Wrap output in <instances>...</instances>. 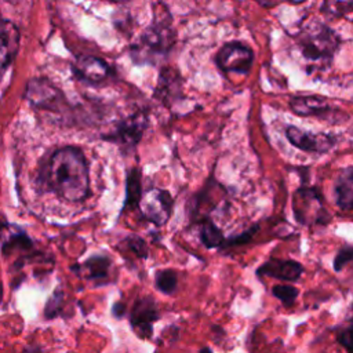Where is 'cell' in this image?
<instances>
[{
  "label": "cell",
  "mask_w": 353,
  "mask_h": 353,
  "mask_svg": "<svg viewBox=\"0 0 353 353\" xmlns=\"http://www.w3.org/2000/svg\"><path fill=\"white\" fill-rule=\"evenodd\" d=\"M284 132H285V138L294 148L306 153H317V154L327 153L338 142L336 137L332 134L312 132V131L302 130L296 125L285 127Z\"/></svg>",
  "instance_id": "obj_9"
},
{
  "label": "cell",
  "mask_w": 353,
  "mask_h": 353,
  "mask_svg": "<svg viewBox=\"0 0 353 353\" xmlns=\"http://www.w3.org/2000/svg\"><path fill=\"white\" fill-rule=\"evenodd\" d=\"M350 262H353V245L345 244L336 251L332 261V268L335 272H341Z\"/></svg>",
  "instance_id": "obj_25"
},
{
  "label": "cell",
  "mask_w": 353,
  "mask_h": 353,
  "mask_svg": "<svg viewBox=\"0 0 353 353\" xmlns=\"http://www.w3.org/2000/svg\"><path fill=\"white\" fill-rule=\"evenodd\" d=\"M200 241L207 248H218L223 247L226 239L222 233V230L208 218H205L200 225V233H199Z\"/></svg>",
  "instance_id": "obj_19"
},
{
  "label": "cell",
  "mask_w": 353,
  "mask_h": 353,
  "mask_svg": "<svg viewBox=\"0 0 353 353\" xmlns=\"http://www.w3.org/2000/svg\"><path fill=\"white\" fill-rule=\"evenodd\" d=\"M3 241H1V252L3 255H8L12 251H22L28 252L33 248V240L28 236V233L15 226L7 223V221H3Z\"/></svg>",
  "instance_id": "obj_16"
},
{
  "label": "cell",
  "mask_w": 353,
  "mask_h": 353,
  "mask_svg": "<svg viewBox=\"0 0 353 353\" xmlns=\"http://www.w3.org/2000/svg\"><path fill=\"white\" fill-rule=\"evenodd\" d=\"M320 11L328 18H343L353 12V1H324Z\"/></svg>",
  "instance_id": "obj_22"
},
{
  "label": "cell",
  "mask_w": 353,
  "mask_h": 353,
  "mask_svg": "<svg viewBox=\"0 0 353 353\" xmlns=\"http://www.w3.org/2000/svg\"><path fill=\"white\" fill-rule=\"evenodd\" d=\"M63 291L62 290H55L54 294L51 295V298L47 301L46 307H44V316L46 319L51 320L54 317H57L62 309V303H63Z\"/></svg>",
  "instance_id": "obj_24"
},
{
  "label": "cell",
  "mask_w": 353,
  "mask_h": 353,
  "mask_svg": "<svg viewBox=\"0 0 353 353\" xmlns=\"http://www.w3.org/2000/svg\"><path fill=\"white\" fill-rule=\"evenodd\" d=\"M148 124H149V119H148L146 113L139 110V112H135V113L121 119L120 121H117L114 130L103 138L106 141H110V142L119 145L121 148V150L130 152L142 139L143 132L148 128Z\"/></svg>",
  "instance_id": "obj_7"
},
{
  "label": "cell",
  "mask_w": 353,
  "mask_h": 353,
  "mask_svg": "<svg viewBox=\"0 0 353 353\" xmlns=\"http://www.w3.org/2000/svg\"><path fill=\"white\" fill-rule=\"evenodd\" d=\"M124 313H125V303H123V302H116V303H113V306H112V314H113V317H116V319H121L123 316H124Z\"/></svg>",
  "instance_id": "obj_29"
},
{
  "label": "cell",
  "mask_w": 353,
  "mask_h": 353,
  "mask_svg": "<svg viewBox=\"0 0 353 353\" xmlns=\"http://www.w3.org/2000/svg\"><path fill=\"white\" fill-rule=\"evenodd\" d=\"M0 36H1L0 59H1V70L4 73L7 68L14 62L18 54L21 33L12 21L3 18L0 23Z\"/></svg>",
  "instance_id": "obj_14"
},
{
  "label": "cell",
  "mask_w": 353,
  "mask_h": 353,
  "mask_svg": "<svg viewBox=\"0 0 353 353\" xmlns=\"http://www.w3.org/2000/svg\"><path fill=\"white\" fill-rule=\"evenodd\" d=\"M352 309H353V303H352Z\"/></svg>",
  "instance_id": "obj_32"
},
{
  "label": "cell",
  "mask_w": 353,
  "mask_h": 353,
  "mask_svg": "<svg viewBox=\"0 0 353 353\" xmlns=\"http://www.w3.org/2000/svg\"><path fill=\"white\" fill-rule=\"evenodd\" d=\"M159 317L160 314L156 301L152 296H143L135 301L131 310L130 323L132 327L141 330V335L150 336L152 323L159 320Z\"/></svg>",
  "instance_id": "obj_13"
},
{
  "label": "cell",
  "mask_w": 353,
  "mask_h": 353,
  "mask_svg": "<svg viewBox=\"0 0 353 353\" xmlns=\"http://www.w3.org/2000/svg\"><path fill=\"white\" fill-rule=\"evenodd\" d=\"M153 11V22L142 32L139 39L131 44V59L135 63L154 65L172 50L176 33L171 23V17L164 4L161 10Z\"/></svg>",
  "instance_id": "obj_2"
},
{
  "label": "cell",
  "mask_w": 353,
  "mask_h": 353,
  "mask_svg": "<svg viewBox=\"0 0 353 353\" xmlns=\"http://www.w3.org/2000/svg\"><path fill=\"white\" fill-rule=\"evenodd\" d=\"M199 353H212V350L210 347H201Z\"/></svg>",
  "instance_id": "obj_31"
},
{
  "label": "cell",
  "mask_w": 353,
  "mask_h": 353,
  "mask_svg": "<svg viewBox=\"0 0 353 353\" xmlns=\"http://www.w3.org/2000/svg\"><path fill=\"white\" fill-rule=\"evenodd\" d=\"M142 194H143V190H142V183H141V172L138 168H132L127 176L124 208H127L128 205L138 207Z\"/></svg>",
  "instance_id": "obj_20"
},
{
  "label": "cell",
  "mask_w": 353,
  "mask_h": 353,
  "mask_svg": "<svg viewBox=\"0 0 353 353\" xmlns=\"http://www.w3.org/2000/svg\"><path fill=\"white\" fill-rule=\"evenodd\" d=\"M154 284L160 292L167 294V295L174 294L176 290V284H178L176 272L172 269L157 270L154 274Z\"/></svg>",
  "instance_id": "obj_21"
},
{
  "label": "cell",
  "mask_w": 353,
  "mask_h": 353,
  "mask_svg": "<svg viewBox=\"0 0 353 353\" xmlns=\"http://www.w3.org/2000/svg\"><path fill=\"white\" fill-rule=\"evenodd\" d=\"M295 41L305 59L327 63L334 59L342 44L341 36L319 19H310L302 23L295 33Z\"/></svg>",
  "instance_id": "obj_3"
},
{
  "label": "cell",
  "mask_w": 353,
  "mask_h": 353,
  "mask_svg": "<svg viewBox=\"0 0 353 353\" xmlns=\"http://www.w3.org/2000/svg\"><path fill=\"white\" fill-rule=\"evenodd\" d=\"M290 109L296 116H325L332 112V105L325 97L295 95L290 99Z\"/></svg>",
  "instance_id": "obj_15"
},
{
  "label": "cell",
  "mask_w": 353,
  "mask_h": 353,
  "mask_svg": "<svg viewBox=\"0 0 353 353\" xmlns=\"http://www.w3.org/2000/svg\"><path fill=\"white\" fill-rule=\"evenodd\" d=\"M172 205L174 200L170 192L159 188H149L143 190L138 207L146 221L154 223L156 226H163L171 216Z\"/></svg>",
  "instance_id": "obj_8"
},
{
  "label": "cell",
  "mask_w": 353,
  "mask_h": 353,
  "mask_svg": "<svg viewBox=\"0 0 353 353\" xmlns=\"http://www.w3.org/2000/svg\"><path fill=\"white\" fill-rule=\"evenodd\" d=\"M74 77L87 84H99L109 79L110 65L95 55H79L72 63Z\"/></svg>",
  "instance_id": "obj_10"
},
{
  "label": "cell",
  "mask_w": 353,
  "mask_h": 353,
  "mask_svg": "<svg viewBox=\"0 0 353 353\" xmlns=\"http://www.w3.org/2000/svg\"><path fill=\"white\" fill-rule=\"evenodd\" d=\"M292 210L295 219L302 225H327L331 219L323 194L316 186L301 185L294 193Z\"/></svg>",
  "instance_id": "obj_4"
},
{
  "label": "cell",
  "mask_w": 353,
  "mask_h": 353,
  "mask_svg": "<svg viewBox=\"0 0 353 353\" xmlns=\"http://www.w3.org/2000/svg\"><path fill=\"white\" fill-rule=\"evenodd\" d=\"M272 294L279 301H281L284 306H291L295 302V299L298 298L299 291L296 287L290 285V284H276L272 288Z\"/></svg>",
  "instance_id": "obj_23"
},
{
  "label": "cell",
  "mask_w": 353,
  "mask_h": 353,
  "mask_svg": "<svg viewBox=\"0 0 353 353\" xmlns=\"http://www.w3.org/2000/svg\"><path fill=\"white\" fill-rule=\"evenodd\" d=\"M23 98L34 109H41L52 113H65L69 106L62 90L46 77L30 79L26 84Z\"/></svg>",
  "instance_id": "obj_5"
},
{
  "label": "cell",
  "mask_w": 353,
  "mask_h": 353,
  "mask_svg": "<svg viewBox=\"0 0 353 353\" xmlns=\"http://www.w3.org/2000/svg\"><path fill=\"white\" fill-rule=\"evenodd\" d=\"M154 97L164 105L171 106L182 97V77L174 68L165 66L160 72Z\"/></svg>",
  "instance_id": "obj_11"
},
{
  "label": "cell",
  "mask_w": 353,
  "mask_h": 353,
  "mask_svg": "<svg viewBox=\"0 0 353 353\" xmlns=\"http://www.w3.org/2000/svg\"><path fill=\"white\" fill-rule=\"evenodd\" d=\"M125 243L128 245V248L139 258H148V254H149V250H148V245L145 243V240L142 237H139L138 234H130L127 239H125Z\"/></svg>",
  "instance_id": "obj_26"
},
{
  "label": "cell",
  "mask_w": 353,
  "mask_h": 353,
  "mask_svg": "<svg viewBox=\"0 0 353 353\" xmlns=\"http://www.w3.org/2000/svg\"><path fill=\"white\" fill-rule=\"evenodd\" d=\"M258 4H259V6H262V7H265V8H269V7H274V6H277L279 3H262V1H258Z\"/></svg>",
  "instance_id": "obj_30"
},
{
  "label": "cell",
  "mask_w": 353,
  "mask_h": 353,
  "mask_svg": "<svg viewBox=\"0 0 353 353\" xmlns=\"http://www.w3.org/2000/svg\"><path fill=\"white\" fill-rule=\"evenodd\" d=\"M335 204L342 211L353 210V165L345 167L334 183Z\"/></svg>",
  "instance_id": "obj_17"
},
{
  "label": "cell",
  "mask_w": 353,
  "mask_h": 353,
  "mask_svg": "<svg viewBox=\"0 0 353 353\" xmlns=\"http://www.w3.org/2000/svg\"><path fill=\"white\" fill-rule=\"evenodd\" d=\"M302 273H303L302 263L294 259L270 258L256 269L258 276H268V277H273L284 281H296L301 279Z\"/></svg>",
  "instance_id": "obj_12"
},
{
  "label": "cell",
  "mask_w": 353,
  "mask_h": 353,
  "mask_svg": "<svg viewBox=\"0 0 353 353\" xmlns=\"http://www.w3.org/2000/svg\"><path fill=\"white\" fill-rule=\"evenodd\" d=\"M215 63L225 73L247 74L254 63V51L245 43L226 41L218 50Z\"/></svg>",
  "instance_id": "obj_6"
},
{
  "label": "cell",
  "mask_w": 353,
  "mask_h": 353,
  "mask_svg": "<svg viewBox=\"0 0 353 353\" xmlns=\"http://www.w3.org/2000/svg\"><path fill=\"white\" fill-rule=\"evenodd\" d=\"M40 181L46 192H52L65 201H84L90 196V170L83 150L76 146L54 150Z\"/></svg>",
  "instance_id": "obj_1"
},
{
  "label": "cell",
  "mask_w": 353,
  "mask_h": 353,
  "mask_svg": "<svg viewBox=\"0 0 353 353\" xmlns=\"http://www.w3.org/2000/svg\"><path fill=\"white\" fill-rule=\"evenodd\" d=\"M258 230V225L255 226H251L250 229L244 230L243 233H239V234H234L229 239H226L223 247H232V245H240V244H244V243H248L251 240V237L255 234V232Z\"/></svg>",
  "instance_id": "obj_28"
},
{
  "label": "cell",
  "mask_w": 353,
  "mask_h": 353,
  "mask_svg": "<svg viewBox=\"0 0 353 353\" xmlns=\"http://www.w3.org/2000/svg\"><path fill=\"white\" fill-rule=\"evenodd\" d=\"M336 342L345 347L347 353H353V321L336 334Z\"/></svg>",
  "instance_id": "obj_27"
},
{
  "label": "cell",
  "mask_w": 353,
  "mask_h": 353,
  "mask_svg": "<svg viewBox=\"0 0 353 353\" xmlns=\"http://www.w3.org/2000/svg\"><path fill=\"white\" fill-rule=\"evenodd\" d=\"M110 265H112V261L108 255L95 254L87 258L83 263L72 265L70 270H73L77 274H83V277L88 280H101L109 276Z\"/></svg>",
  "instance_id": "obj_18"
}]
</instances>
